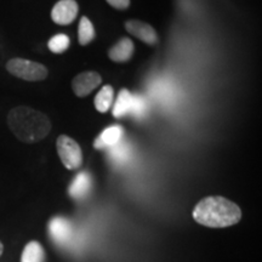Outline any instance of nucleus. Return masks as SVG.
Instances as JSON below:
<instances>
[{
    "label": "nucleus",
    "mask_w": 262,
    "mask_h": 262,
    "mask_svg": "<svg viewBox=\"0 0 262 262\" xmlns=\"http://www.w3.org/2000/svg\"><path fill=\"white\" fill-rule=\"evenodd\" d=\"M56 147L58 157L66 168L68 170L80 168L83 163V153L77 141L67 135H61L56 141Z\"/></svg>",
    "instance_id": "nucleus-4"
},
{
    "label": "nucleus",
    "mask_w": 262,
    "mask_h": 262,
    "mask_svg": "<svg viewBox=\"0 0 262 262\" xmlns=\"http://www.w3.org/2000/svg\"><path fill=\"white\" fill-rule=\"evenodd\" d=\"M6 120L11 133L25 143H37L44 140L52 127L47 114L27 106L12 108Z\"/></svg>",
    "instance_id": "nucleus-1"
},
{
    "label": "nucleus",
    "mask_w": 262,
    "mask_h": 262,
    "mask_svg": "<svg viewBox=\"0 0 262 262\" xmlns=\"http://www.w3.org/2000/svg\"><path fill=\"white\" fill-rule=\"evenodd\" d=\"M3 251H4V245H3L2 242H0V256L3 255Z\"/></svg>",
    "instance_id": "nucleus-20"
},
{
    "label": "nucleus",
    "mask_w": 262,
    "mask_h": 262,
    "mask_svg": "<svg viewBox=\"0 0 262 262\" xmlns=\"http://www.w3.org/2000/svg\"><path fill=\"white\" fill-rule=\"evenodd\" d=\"M124 136V129L120 125H113L104 129L100 136L95 140V148H112L113 146L118 145Z\"/></svg>",
    "instance_id": "nucleus-9"
},
{
    "label": "nucleus",
    "mask_w": 262,
    "mask_h": 262,
    "mask_svg": "<svg viewBox=\"0 0 262 262\" xmlns=\"http://www.w3.org/2000/svg\"><path fill=\"white\" fill-rule=\"evenodd\" d=\"M134 42L129 38H123L108 51V57L117 63H124L133 57Z\"/></svg>",
    "instance_id": "nucleus-10"
},
{
    "label": "nucleus",
    "mask_w": 262,
    "mask_h": 262,
    "mask_svg": "<svg viewBox=\"0 0 262 262\" xmlns=\"http://www.w3.org/2000/svg\"><path fill=\"white\" fill-rule=\"evenodd\" d=\"M78 4L75 0H60L51 10V19L56 25L68 26L77 18Z\"/></svg>",
    "instance_id": "nucleus-6"
},
{
    "label": "nucleus",
    "mask_w": 262,
    "mask_h": 262,
    "mask_svg": "<svg viewBox=\"0 0 262 262\" xmlns=\"http://www.w3.org/2000/svg\"><path fill=\"white\" fill-rule=\"evenodd\" d=\"M134 103H135V95L131 94L127 89L120 90L112 111L114 118H123L127 114H133Z\"/></svg>",
    "instance_id": "nucleus-11"
},
{
    "label": "nucleus",
    "mask_w": 262,
    "mask_h": 262,
    "mask_svg": "<svg viewBox=\"0 0 262 262\" xmlns=\"http://www.w3.org/2000/svg\"><path fill=\"white\" fill-rule=\"evenodd\" d=\"M130 148L129 146L125 145V143H122L120 141L119 143L116 146H113L111 148V157H112L114 162L117 163H125L130 159Z\"/></svg>",
    "instance_id": "nucleus-17"
},
{
    "label": "nucleus",
    "mask_w": 262,
    "mask_h": 262,
    "mask_svg": "<svg viewBox=\"0 0 262 262\" xmlns=\"http://www.w3.org/2000/svg\"><path fill=\"white\" fill-rule=\"evenodd\" d=\"M102 78L97 72H83L72 80V89L78 97H86L100 86Z\"/></svg>",
    "instance_id": "nucleus-5"
},
{
    "label": "nucleus",
    "mask_w": 262,
    "mask_h": 262,
    "mask_svg": "<svg viewBox=\"0 0 262 262\" xmlns=\"http://www.w3.org/2000/svg\"><path fill=\"white\" fill-rule=\"evenodd\" d=\"M114 90L111 85H104L95 97V107L100 113H107L113 103Z\"/></svg>",
    "instance_id": "nucleus-13"
},
{
    "label": "nucleus",
    "mask_w": 262,
    "mask_h": 262,
    "mask_svg": "<svg viewBox=\"0 0 262 262\" xmlns=\"http://www.w3.org/2000/svg\"><path fill=\"white\" fill-rule=\"evenodd\" d=\"M44 249L38 242L32 241L26 245L21 256V262H44Z\"/></svg>",
    "instance_id": "nucleus-14"
},
{
    "label": "nucleus",
    "mask_w": 262,
    "mask_h": 262,
    "mask_svg": "<svg viewBox=\"0 0 262 262\" xmlns=\"http://www.w3.org/2000/svg\"><path fill=\"white\" fill-rule=\"evenodd\" d=\"M126 31L130 33L131 35L140 39L147 45H156L158 42V34H157L156 29L152 26L146 24V22L137 21V19H131L125 24Z\"/></svg>",
    "instance_id": "nucleus-8"
},
{
    "label": "nucleus",
    "mask_w": 262,
    "mask_h": 262,
    "mask_svg": "<svg viewBox=\"0 0 262 262\" xmlns=\"http://www.w3.org/2000/svg\"><path fill=\"white\" fill-rule=\"evenodd\" d=\"M70 44H71V40H70V37L66 34H56L54 35L50 40L48 42V48L49 50L51 52H54V54L56 55H60V54H63V52L67 50L68 48H70Z\"/></svg>",
    "instance_id": "nucleus-16"
},
{
    "label": "nucleus",
    "mask_w": 262,
    "mask_h": 262,
    "mask_svg": "<svg viewBox=\"0 0 262 262\" xmlns=\"http://www.w3.org/2000/svg\"><path fill=\"white\" fill-rule=\"evenodd\" d=\"M94 39V25L91 24V21L86 17V16H83V17L80 18L79 28H78V40H79V44L83 45V47H86V45H89Z\"/></svg>",
    "instance_id": "nucleus-15"
},
{
    "label": "nucleus",
    "mask_w": 262,
    "mask_h": 262,
    "mask_svg": "<svg viewBox=\"0 0 262 262\" xmlns=\"http://www.w3.org/2000/svg\"><path fill=\"white\" fill-rule=\"evenodd\" d=\"M6 70L14 77L27 81L44 80L49 74L48 68L44 64L19 57L10 60L6 63Z\"/></svg>",
    "instance_id": "nucleus-3"
},
{
    "label": "nucleus",
    "mask_w": 262,
    "mask_h": 262,
    "mask_svg": "<svg viewBox=\"0 0 262 262\" xmlns=\"http://www.w3.org/2000/svg\"><path fill=\"white\" fill-rule=\"evenodd\" d=\"M91 189V178L88 172H80L75 176L70 186V194L75 199L84 198Z\"/></svg>",
    "instance_id": "nucleus-12"
},
{
    "label": "nucleus",
    "mask_w": 262,
    "mask_h": 262,
    "mask_svg": "<svg viewBox=\"0 0 262 262\" xmlns=\"http://www.w3.org/2000/svg\"><path fill=\"white\" fill-rule=\"evenodd\" d=\"M193 219L210 228H225L238 224L242 210L235 203L224 196H206L195 205Z\"/></svg>",
    "instance_id": "nucleus-2"
},
{
    "label": "nucleus",
    "mask_w": 262,
    "mask_h": 262,
    "mask_svg": "<svg viewBox=\"0 0 262 262\" xmlns=\"http://www.w3.org/2000/svg\"><path fill=\"white\" fill-rule=\"evenodd\" d=\"M147 111V103L145 98L141 96H135V103H134V110H133V116L137 118H141Z\"/></svg>",
    "instance_id": "nucleus-18"
},
{
    "label": "nucleus",
    "mask_w": 262,
    "mask_h": 262,
    "mask_svg": "<svg viewBox=\"0 0 262 262\" xmlns=\"http://www.w3.org/2000/svg\"><path fill=\"white\" fill-rule=\"evenodd\" d=\"M49 233L55 243L60 245L70 244L73 238V226L67 219L55 217L49 224Z\"/></svg>",
    "instance_id": "nucleus-7"
},
{
    "label": "nucleus",
    "mask_w": 262,
    "mask_h": 262,
    "mask_svg": "<svg viewBox=\"0 0 262 262\" xmlns=\"http://www.w3.org/2000/svg\"><path fill=\"white\" fill-rule=\"evenodd\" d=\"M106 2L117 10H126L130 6V0H106Z\"/></svg>",
    "instance_id": "nucleus-19"
}]
</instances>
